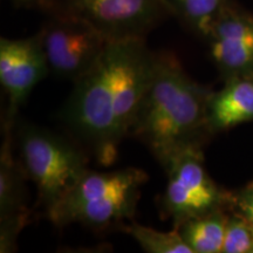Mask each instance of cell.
<instances>
[{"label":"cell","mask_w":253,"mask_h":253,"mask_svg":"<svg viewBox=\"0 0 253 253\" xmlns=\"http://www.w3.org/2000/svg\"><path fill=\"white\" fill-rule=\"evenodd\" d=\"M147 172L136 168L114 171H88L58 204L47 211L55 226L82 224L91 229L132 220Z\"/></svg>","instance_id":"3957f363"},{"label":"cell","mask_w":253,"mask_h":253,"mask_svg":"<svg viewBox=\"0 0 253 253\" xmlns=\"http://www.w3.org/2000/svg\"><path fill=\"white\" fill-rule=\"evenodd\" d=\"M37 34L49 73L72 82L89 72L113 41L87 21L63 14H49Z\"/></svg>","instance_id":"8992f818"},{"label":"cell","mask_w":253,"mask_h":253,"mask_svg":"<svg viewBox=\"0 0 253 253\" xmlns=\"http://www.w3.org/2000/svg\"><path fill=\"white\" fill-rule=\"evenodd\" d=\"M43 11L80 18L109 40L145 39L170 15L164 0H49Z\"/></svg>","instance_id":"5b68a950"},{"label":"cell","mask_w":253,"mask_h":253,"mask_svg":"<svg viewBox=\"0 0 253 253\" xmlns=\"http://www.w3.org/2000/svg\"><path fill=\"white\" fill-rule=\"evenodd\" d=\"M233 201L240 211V216L244 217L253 227V185L250 184L248 188L242 190Z\"/></svg>","instance_id":"2e32d148"},{"label":"cell","mask_w":253,"mask_h":253,"mask_svg":"<svg viewBox=\"0 0 253 253\" xmlns=\"http://www.w3.org/2000/svg\"><path fill=\"white\" fill-rule=\"evenodd\" d=\"M13 1L15 5L24 6V7H39L43 9L49 0H13Z\"/></svg>","instance_id":"e0dca14e"},{"label":"cell","mask_w":253,"mask_h":253,"mask_svg":"<svg viewBox=\"0 0 253 253\" xmlns=\"http://www.w3.org/2000/svg\"><path fill=\"white\" fill-rule=\"evenodd\" d=\"M17 140L19 161L47 212L88 171L86 155L62 136L30 123L19 126Z\"/></svg>","instance_id":"277c9868"},{"label":"cell","mask_w":253,"mask_h":253,"mask_svg":"<svg viewBox=\"0 0 253 253\" xmlns=\"http://www.w3.org/2000/svg\"><path fill=\"white\" fill-rule=\"evenodd\" d=\"M135 242L148 253H194L183 240L179 231L175 229L170 232H161L151 227L131 221L129 225H122Z\"/></svg>","instance_id":"5bb4252c"},{"label":"cell","mask_w":253,"mask_h":253,"mask_svg":"<svg viewBox=\"0 0 253 253\" xmlns=\"http://www.w3.org/2000/svg\"><path fill=\"white\" fill-rule=\"evenodd\" d=\"M251 184H252V185H253V183H251Z\"/></svg>","instance_id":"ac0fdd59"},{"label":"cell","mask_w":253,"mask_h":253,"mask_svg":"<svg viewBox=\"0 0 253 253\" xmlns=\"http://www.w3.org/2000/svg\"><path fill=\"white\" fill-rule=\"evenodd\" d=\"M221 252H253V227L244 217L236 216L227 219Z\"/></svg>","instance_id":"9a60e30c"},{"label":"cell","mask_w":253,"mask_h":253,"mask_svg":"<svg viewBox=\"0 0 253 253\" xmlns=\"http://www.w3.org/2000/svg\"><path fill=\"white\" fill-rule=\"evenodd\" d=\"M210 93L188 77L171 53H157L154 77L136 110L128 135L140 140L163 169L186 151L201 150L210 131Z\"/></svg>","instance_id":"7a4b0ae2"},{"label":"cell","mask_w":253,"mask_h":253,"mask_svg":"<svg viewBox=\"0 0 253 253\" xmlns=\"http://www.w3.org/2000/svg\"><path fill=\"white\" fill-rule=\"evenodd\" d=\"M48 73L38 34L24 39H0V84L8 97L5 122L14 125L19 106Z\"/></svg>","instance_id":"ba28073f"},{"label":"cell","mask_w":253,"mask_h":253,"mask_svg":"<svg viewBox=\"0 0 253 253\" xmlns=\"http://www.w3.org/2000/svg\"><path fill=\"white\" fill-rule=\"evenodd\" d=\"M166 172L168 184L162 207L175 229L191 218L218 210L223 195L205 170L202 150L186 151L167 168Z\"/></svg>","instance_id":"52a82bcc"},{"label":"cell","mask_w":253,"mask_h":253,"mask_svg":"<svg viewBox=\"0 0 253 253\" xmlns=\"http://www.w3.org/2000/svg\"><path fill=\"white\" fill-rule=\"evenodd\" d=\"M156 63L157 53L143 38L113 40L96 65L73 82L61 120L103 166L118 158Z\"/></svg>","instance_id":"6da1fadb"},{"label":"cell","mask_w":253,"mask_h":253,"mask_svg":"<svg viewBox=\"0 0 253 253\" xmlns=\"http://www.w3.org/2000/svg\"><path fill=\"white\" fill-rule=\"evenodd\" d=\"M226 221L216 210L184 221L177 230L194 253H219L223 250Z\"/></svg>","instance_id":"7c38bea8"},{"label":"cell","mask_w":253,"mask_h":253,"mask_svg":"<svg viewBox=\"0 0 253 253\" xmlns=\"http://www.w3.org/2000/svg\"><path fill=\"white\" fill-rule=\"evenodd\" d=\"M170 14L175 15L197 36L205 38L230 7L227 0H164Z\"/></svg>","instance_id":"4fadbf2b"},{"label":"cell","mask_w":253,"mask_h":253,"mask_svg":"<svg viewBox=\"0 0 253 253\" xmlns=\"http://www.w3.org/2000/svg\"><path fill=\"white\" fill-rule=\"evenodd\" d=\"M4 126V142L0 156V252L15 251L20 231L28 221L26 184L28 178L20 161H17L12 150V128Z\"/></svg>","instance_id":"9c48e42d"},{"label":"cell","mask_w":253,"mask_h":253,"mask_svg":"<svg viewBox=\"0 0 253 253\" xmlns=\"http://www.w3.org/2000/svg\"><path fill=\"white\" fill-rule=\"evenodd\" d=\"M249 121H253V77L231 78L223 89L210 95L209 129L224 130Z\"/></svg>","instance_id":"8fae6325"},{"label":"cell","mask_w":253,"mask_h":253,"mask_svg":"<svg viewBox=\"0 0 253 253\" xmlns=\"http://www.w3.org/2000/svg\"><path fill=\"white\" fill-rule=\"evenodd\" d=\"M211 58L231 78L253 77V17L229 8L208 37Z\"/></svg>","instance_id":"30bf717a"}]
</instances>
